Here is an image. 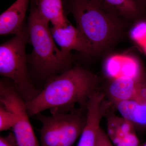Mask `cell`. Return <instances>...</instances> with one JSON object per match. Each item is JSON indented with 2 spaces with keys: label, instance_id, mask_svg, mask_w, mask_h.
I'll use <instances>...</instances> for the list:
<instances>
[{
  "label": "cell",
  "instance_id": "cell-6",
  "mask_svg": "<svg viewBox=\"0 0 146 146\" xmlns=\"http://www.w3.org/2000/svg\"><path fill=\"white\" fill-rule=\"evenodd\" d=\"M0 102L1 106L12 112L16 118L12 129L16 146H41L30 121L26 102L12 82L1 80Z\"/></svg>",
  "mask_w": 146,
  "mask_h": 146
},
{
  "label": "cell",
  "instance_id": "cell-22",
  "mask_svg": "<svg viewBox=\"0 0 146 146\" xmlns=\"http://www.w3.org/2000/svg\"></svg>",
  "mask_w": 146,
  "mask_h": 146
},
{
  "label": "cell",
  "instance_id": "cell-2",
  "mask_svg": "<svg viewBox=\"0 0 146 146\" xmlns=\"http://www.w3.org/2000/svg\"><path fill=\"white\" fill-rule=\"evenodd\" d=\"M68 7L93 57L109 55L126 38L132 25L108 13L93 0H69Z\"/></svg>",
  "mask_w": 146,
  "mask_h": 146
},
{
  "label": "cell",
  "instance_id": "cell-7",
  "mask_svg": "<svg viewBox=\"0 0 146 146\" xmlns=\"http://www.w3.org/2000/svg\"><path fill=\"white\" fill-rule=\"evenodd\" d=\"M98 90L89 97L86 106V121L77 146H96L102 120L109 112L111 102Z\"/></svg>",
  "mask_w": 146,
  "mask_h": 146
},
{
  "label": "cell",
  "instance_id": "cell-11",
  "mask_svg": "<svg viewBox=\"0 0 146 146\" xmlns=\"http://www.w3.org/2000/svg\"><path fill=\"white\" fill-rule=\"evenodd\" d=\"M31 0H17L0 16L1 35L20 34L23 32L24 19Z\"/></svg>",
  "mask_w": 146,
  "mask_h": 146
},
{
  "label": "cell",
  "instance_id": "cell-12",
  "mask_svg": "<svg viewBox=\"0 0 146 146\" xmlns=\"http://www.w3.org/2000/svg\"><path fill=\"white\" fill-rule=\"evenodd\" d=\"M143 75L138 78H117L110 79L106 92L112 104L132 98L137 94Z\"/></svg>",
  "mask_w": 146,
  "mask_h": 146
},
{
  "label": "cell",
  "instance_id": "cell-1",
  "mask_svg": "<svg viewBox=\"0 0 146 146\" xmlns=\"http://www.w3.org/2000/svg\"><path fill=\"white\" fill-rule=\"evenodd\" d=\"M100 78L80 65L51 77L35 98L26 102L30 117L46 110L51 112L69 111L76 104L86 108L89 97L98 90Z\"/></svg>",
  "mask_w": 146,
  "mask_h": 146
},
{
  "label": "cell",
  "instance_id": "cell-19",
  "mask_svg": "<svg viewBox=\"0 0 146 146\" xmlns=\"http://www.w3.org/2000/svg\"><path fill=\"white\" fill-rule=\"evenodd\" d=\"M0 146H13L11 141L9 140L8 138L6 137H0Z\"/></svg>",
  "mask_w": 146,
  "mask_h": 146
},
{
  "label": "cell",
  "instance_id": "cell-18",
  "mask_svg": "<svg viewBox=\"0 0 146 146\" xmlns=\"http://www.w3.org/2000/svg\"><path fill=\"white\" fill-rule=\"evenodd\" d=\"M96 146H114L107 133L101 127L100 128L98 134Z\"/></svg>",
  "mask_w": 146,
  "mask_h": 146
},
{
  "label": "cell",
  "instance_id": "cell-13",
  "mask_svg": "<svg viewBox=\"0 0 146 146\" xmlns=\"http://www.w3.org/2000/svg\"><path fill=\"white\" fill-rule=\"evenodd\" d=\"M112 104L121 116L131 123L135 128H146V100L136 96Z\"/></svg>",
  "mask_w": 146,
  "mask_h": 146
},
{
  "label": "cell",
  "instance_id": "cell-5",
  "mask_svg": "<svg viewBox=\"0 0 146 146\" xmlns=\"http://www.w3.org/2000/svg\"><path fill=\"white\" fill-rule=\"evenodd\" d=\"M51 113L50 116L40 113L35 116L42 125L40 130L41 146H73L85 125L86 108Z\"/></svg>",
  "mask_w": 146,
  "mask_h": 146
},
{
  "label": "cell",
  "instance_id": "cell-4",
  "mask_svg": "<svg viewBox=\"0 0 146 146\" xmlns=\"http://www.w3.org/2000/svg\"><path fill=\"white\" fill-rule=\"evenodd\" d=\"M24 31L0 46V74L11 80L26 102L39 94L32 82L28 69L25 47L28 35Z\"/></svg>",
  "mask_w": 146,
  "mask_h": 146
},
{
  "label": "cell",
  "instance_id": "cell-10",
  "mask_svg": "<svg viewBox=\"0 0 146 146\" xmlns=\"http://www.w3.org/2000/svg\"><path fill=\"white\" fill-rule=\"evenodd\" d=\"M101 8L133 24L145 16L137 0H93Z\"/></svg>",
  "mask_w": 146,
  "mask_h": 146
},
{
  "label": "cell",
  "instance_id": "cell-9",
  "mask_svg": "<svg viewBox=\"0 0 146 146\" xmlns=\"http://www.w3.org/2000/svg\"><path fill=\"white\" fill-rule=\"evenodd\" d=\"M104 70L110 79L117 78H138L143 75L138 60L127 55L108 56L104 64Z\"/></svg>",
  "mask_w": 146,
  "mask_h": 146
},
{
  "label": "cell",
  "instance_id": "cell-15",
  "mask_svg": "<svg viewBox=\"0 0 146 146\" xmlns=\"http://www.w3.org/2000/svg\"><path fill=\"white\" fill-rule=\"evenodd\" d=\"M107 117V133L113 145L135 131V127L130 122L122 117L113 113H108Z\"/></svg>",
  "mask_w": 146,
  "mask_h": 146
},
{
  "label": "cell",
  "instance_id": "cell-14",
  "mask_svg": "<svg viewBox=\"0 0 146 146\" xmlns=\"http://www.w3.org/2000/svg\"><path fill=\"white\" fill-rule=\"evenodd\" d=\"M42 18L53 26H63L69 23L63 10L62 0H33Z\"/></svg>",
  "mask_w": 146,
  "mask_h": 146
},
{
  "label": "cell",
  "instance_id": "cell-17",
  "mask_svg": "<svg viewBox=\"0 0 146 146\" xmlns=\"http://www.w3.org/2000/svg\"><path fill=\"white\" fill-rule=\"evenodd\" d=\"M139 140L135 131L129 133L125 138L114 145V146H139Z\"/></svg>",
  "mask_w": 146,
  "mask_h": 146
},
{
  "label": "cell",
  "instance_id": "cell-20",
  "mask_svg": "<svg viewBox=\"0 0 146 146\" xmlns=\"http://www.w3.org/2000/svg\"><path fill=\"white\" fill-rule=\"evenodd\" d=\"M145 15H146V0H137Z\"/></svg>",
  "mask_w": 146,
  "mask_h": 146
},
{
  "label": "cell",
  "instance_id": "cell-16",
  "mask_svg": "<svg viewBox=\"0 0 146 146\" xmlns=\"http://www.w3.org/2000/svg\"><path fill=\"white\" fill-rule=\"evenodd\" d=\"M16 122L14 115L4 108L0 107V131H7L13 128Z\"/></svg>",
  "mask_w": 146,
  "mask_h": 146
},
{
  "label": "cell",
  "instance_id": "cell-21",
  "mask_svg": "<svg viewBox=\"0 0 146 146\" xmlns=\"http://www.w3.org/2000/svg\"><path fill=\"white\" fill-rule=\"evenodd\" d=\"M142 146H146V142Z\"/></svg>",
  "mask_w": 146,
  "mask_h": 146
},
{
  "label": "cell",
  "instance_id": "cell-3",
  "mask_svg": "<svg viewBox=\"0 0 146 146\" xmlns=\"http://www.w3.org/2000/svg\"><path fill=\"white\" fill-rule=\"evenodd\" d=\"M49 23L40 15L34 3L29 16L27 32L33 47L32 63L41 75L50 78L72 68V58L56 47Z\"/></svg>",
  "mask_w": 146,
  "mask_h": 146
},
{
  "label": "cell",
  "instance_id": "cell-8",
  "mask_svg": "<svg viewBox=\"0 0 146 146\" xmlns=\"http://www.w3.org/2000/svg\"><path fill=\"white\" fill-rule=\"evenodd\" d=\"M50 31L55 42L66 56L71 57V52L76 50L93 57L89 45L76 27L69 23L63 26H53Z\"/></svg>",
  "mask_w": 146,
  "mask_h": 146
}]
</instances>
